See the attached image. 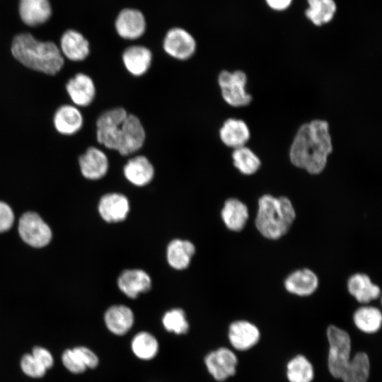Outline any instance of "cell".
Here are the masks:
<instances>
[{"mask_svg":"<svg viewBox=\"0 0 382 382\" xmlns=\"http://www.w3.org/2000/svg\"><path fill=\"white\" fill-rule=\"evenodd\" d=\"M117 285L120 291L131 299L148 291L151 286L149 275L139 269L126 270L118 277Z\"/></svg>","mask_w":382,"mask_h":382,"instance_id":"ac0fdd59","label":"cell"},{"mask_svg":"<svg viewBox=\"0 0 382 382\" xmlns=\"http://www.w3.org/2000/svg\"><path fill=\"white\" fill-rule=\"evenodd\" d=\"M78 166L82 176L90 180L103 178L109 169V158L106 153L98 146H89L79 156Z\"/></svg>","mask_w":382,"mask_h":382,"instance_id":"8fae6325","label":"cell"},{"mask_svg":"<svg viewBox=\"0 0 382 382\" xmlns=\"http://www.w3.org/2000/svg\"><path fill=\"white\" fill-rule=\"evenodd\" d=\"M18 10L21 21L29 27L45 23L52 15L49 0H20Z\"/></svg>","mask_w":382,"mask_h":382,"instance_id":"ffe728a7","label":"cell"},{"mask_svg":"<svg viewBox=\"0 0 382 382\" xmlns=\"http://www.w3.org/2000/svg\"><path fill=\"white\" fill-rule=\"evenodd\" d=\"M14 220L11 208L5 202L0 201V233L10 229Z\"/></svg>","mask_w":382,"mask_h":382,"instance_id":"74e56055","label":"cell"},{"mask_svg":"<svg viewBox=\"0 0 382 382\" xmlns=\"http://www.w3.org/2000/svg\"><path fill=\"white\" fill-rule=\"evenodd\" d=\"M195 253V247L192 243L187 240L174 239L167 247V260L174 269L187 268Z\"/></svg>","mask_w":382,"mask_h":382,"instance_id":"4316f807","label":"cell"},{"mask_svg":"<svg viewBox=\"0 0 382 382\" xmlns=\"http://www.w3.org/2000/svg\"><path fill=\"white\" fill-rule=\"evenodd\" d=\"M218 83L224 100L233 107L248 105L252 96L246 91L247 76L241 70L221 71L218 76Z\"/></svg>","mask_w":382,"mask_h":382,"instance_id":"8992f818","label":"cell"},{"mask_svg":"<svg viewBox=\"0 0 382 382\" xmlns=\"http://www.w3.org/2000/svg\"><path fill=\"white\" fill-rule=\"evenodd\" d=\"M21 368L25 375L35 378L44 376L47 371V369L31 354H25L23 356L21 360Z\"/></svg>","mask_w":382,"mask_h":382,"instance_id":"e575fe53","label":"cell"},{"mask_svg":"<svg viewBox=\"0 0 382 382\" xmlns=\"http://www.w3.org/2000/svg\"><path fill=\"white\" fill-rule=\"evenodd\" d=\"M162 324L166 330L175 335H185L189 330L186 315L181 308H173L166 312L162 318Z\"/></svg>","mask_w":382,"mask_h":382,"instance_id":"836d02e7","label":"cell"},{"mask_svg":"<svg viewBox=\"0 0 382 382\" xmlns=\"http://www.w3.org/2000/svg\"><path fill=\"white\" fill-rule=\"evenodd\" d=\"M267 5L272 9L282 11L286 9L292 0H265Z\"/></svg>","mask_w":382,"mask_h":382,"instance_id":"ab89813d","label":"cell"},{"mask_svg":"<svg viewBox=\"0 0 382 382\" xmlns=\"http://www.w3.org/2000/svg\"><path fill=\"white\" fill-rule=\"evenodd\" d=\"M73 349L87 369H95L98 366V357L91 349L83 346L76 347Z\"/></svg>","mask_w":382,"mask_h":382,"instance_id":"8d00e7d4","label":"cell"},{"mask_svg":"<svg viewBox=\"0 0 382 382\" xmlns=\"http://www.w3.org/2000/svg\"><path fill=\"white\" fill-rule=\"evenodd\" d=\"M20 236L27 244L35 248L47 245L52 238V231L43 219L35 212H26L18 223Z\"/></svg>","mask_w":382,"mask_h":382,"instance_id":"ba28073f","label":"cell"},{"mask_svg":"<svg viewBox=\"0 0 382 382\" xmlns=\"http://www.w3.org/2000/svg\"><path fill=\"white\" fill-rule=\"evenodd\" d=\"M219 134L223 144L233 149L245 146L250 137L247 124L243 120L236 118L225 120Z\"/></svg>","mask_w":382,"mask_h":382,"instance_id":"603a6c76","label":"cell"},{"mask_svg":"<svg viewBox=\"0 0 382 382\" xmlns=\"http://www.w3.org/2000/svg\"><path fill=\"white\" fill-rule=\"evenodd\" d=\"M146 132L139 118L129 114L121 125L116 151L122 156L138 151L144 144Z\"/></svg>","mask_w":382,"mask_h":382,"instance_id":"52a82bcc","label":"cell"},{"mask_svg":"<svg viewBox=\"0 0 382 382\" xmlns=\"http://www.w3.org/2000/svg\"><path fill=\"white\" fill-rule=\"evenodd\" d=\"M296 218V212L286 197L264 195L258 200L255 224L265 238L277 240L284 236Z\"/></svg>","mask_w":382,"mask_h":382,"instance_id":"3957f363","label":"cell"},{"mask_svg":"<svg viewBox=\"0 0 382 382\" xmlns=\"http://www.w3.org/2000/svg\"><path fill=\"white\" fill-rule=\"evenodd\" d=\"M122 59L124 66L131 75L141 76L151 67L152 53L144 46L134 45L124 51Z\"/></svg>","mask_w":382,"mask_h":382,"instance_id":"44dd1931","label":"cell"},{"mask_svg":"<svg viewBox=\"0 0 382 382\" xmlns=\"http://www.w3.org/2000/svg\"><path fill=\"white\" fill-rule=\"evenodd\" d=\"M58 46L65 59L81 62L90 55L91 47L88 39L80 32L69 29L59 39Z\"/></svg>","mask_w":382,"mask_h":382,"instance_id":"4fadbf2b","label":"cell"},{"mask_svg":"<svg viewBox=\"0 0 382 382\" xmlns=\"http://www.w3.org/2000/svg\"><path fill=\"white\" fill-rule=\"evenodd\" d=\"M104 321L110 332L122 336L127 334L132 328L134 316L127 306L114 305L105 311Z\"/></svg>","mask_w":382,"mask_h":382,"instance_id":"7402d4cb","label":"cell"},{"mask_svg":"<svg viewBox=\"0 0 382 382\" xmlns=\"http://www.w3.org/2000/svg\"><path fill=\"white\" fill-rule=\"evenodd\" d=\"M347 289L349 294L362 303L376 299L381 293L379 286L374 284L368 275L361 273L354 274L349 278Z\"/></svg>","mask_w":382,"mask_h":382,"instance_id":"d4e9b609","label":"cell"},{"mask_svg":"<svg viewBox=\"0 0 382 382\" xmlns=\"http://www.w3.org/2000/svg\"><path fill=\"white\" fill-rule=\"evenodd\" d=\"M146 28L143 14L138 10L125 8L118 15L115 28L118 35L125 39L135 40L140 37Z\"/></svg>","mask_w":382,"mask_h":382,"instance_id":"e0dca14e","label":"cell"},{"mask_svg":"<svg viewBox=\"0 0 382 382\" xmlns=\"http://www.w3.org/2000/svg\"><path fill=\"white\" fill-rule=\"evenodd\" d=\"M286 377L289 382H311L314 378L313 366L306 357L296 355L287 363Z\"/></svg>","mask_w":382,"mask_h":382,"instance_id":"1f68e13d","label":"cell"},{"mask_svg":"<svg viewBox=\"0 0 382 382\" xmlns=\"http://www.w3.org/2000/svg\"><path fill=\"white\" fill-rule=\"evenodd\" d=\"M318 278L311 270L305 268L294 271L284 281L285 289L300 296L312 294L318 288Z\"/></svg>","mask_w":382,"mask_h":382,"instance_id":"cb8c5ba5","label":"cell"},{"mask_svg":"<svg viewBox=\"0 0 382 382\" xmlns=\"http://www.w3.org/2000/svg\"><path fill=\"white\" fill-rule=\"evenodd\" d=\"M127 115V111L122 107L100 112L95 121L96 143L108 149L116 151L119 132Z\"/></svg>","mask_w":382,"mask_h":382,"instance_id":"5b68a950","label":"cell"},{"mask_svg":"<svg viewBox=\"0 0 382 382\" xmlns=\"http://www.w3.org/2000/svg\"><path fill=\"white\" fill-rule=\"evenodd\" d=\"M353 320L357 328L365 333L376 332L381 326L382 314L374 306H362L354 313Z\"/></svg>","mask_w":382,"mask_h":382,"instance_id":"4dcf8cb0","label":"cell"},{"mask_svg":"<svg viewBox=\"0 0 382 382\" xmlns=\"http://www.w3.org/2000/svg\"><path fill=\"white\" fill-rule=\"evenodd\" d=\"M332 151L328 122L314 120L299 128L291 144L289 156L294 166L316 175L324 170Z\"/></svg>","mask_w":382,"mask_h":382,"instance_id":"6da1fadb","label":"cell"},{"mask_svg":"<svg viewBox=\"0 0 382 382\" xmlns=\"http://www.w3.org/2000/svg\"><path fill=\"white\" fill-rule=\"evenodd\" d=\"M10 51L12 57L23 66L45 75L57 74L65 62L56 42L40 40L30 33L15 35Z\"/></svg>","mask_w":382,"mask_h":382,"instance_id":"7a4b0ae2","label":"cell"},{"mask_svg":"<svg viewBox=\"0 0 382 382\" xmlns=\"http://www.w3.org/2000/svg\"><path fill=\"white\" fill-rule=\"evenodd\" d=\"M232 159L234 166L241 173L247 175L256 173L261 166L259 157L245 146L234 149Z\"/></svg>","mask_w":382,"mask_h":382,"instance_id":"d6a6232c","label":"cell"},{"mask_svg":"<svg viewBox=\"0 0 382 382\" xmlns=\"http://www.w3.org/2000/svg\"><path fill=\"white\" fill-rule=\"evenodd\" d=\"M62 361L64 366L75 374H81L87 369L73 349H66L63 352Z\"/></svg>","mask_w":382,"mask_h":382,"instance_id":"d590c367","label":"cell"},{"mask_svg":"<svg viewBox=\"0 0 382 382\" xmlns=\"http://www.w3.org/2000/svg\"><path fill=\"white\" fill-rule=\"evenodd\" d=\"M163 47L170 57L178 60H187L195 54L196 42L187 31L175 28L167 33Z\"/></svg>","mask_w":382,"mask_h":382,"instance_id":"7c38bea8","label":"cell"},{"mask_svg":"<svg viewBox=\"0 0 382 382\" xmlns=\"http://www.w3.org/2000/svg\"><path fill=\"white\" fill-rule=\"evenodd\" d=\"M125 178L132 185L141 187L149 184L154 178V167L144 155L129 158L123 168Z\"/></svg>","mask_w":382,"mask_h":382,"instance_id":"d6986e66","label":"cell"},{"mask_svg":"<svg viewBox=\"0 0 382 382\" xmlns=\"http://www.w3.org/2000/svg\"><path fill=\"white\" fill-rule=\"evenodd\" d=\"M71 103L79 108L90 106L96 99V83L89 75L79 72L69 79L65 85Z\"/></svg>","mask_w":382,"mask_h":382,"instance_id":"30bf717a","label":"cell"},{"mask_svg":"<svg viewBox=\"0 0 382 382\" xmlns=\"http://www.w3.org/2000/svg\"><path fill=\"white\" fill-rule=\"evenodd\" d=\"M329 344L328 366L330 374L340 378L350 359L351 339L344 330L330 325L327 329Z\"/></svg>","mask_w":382,"mask_h":382,"instance_id":"277c9868","label":"cell"},{"mask_svg":"<svg viewBox=\"0 0 382 382\" xmlns=\"http://www.w3.org/2000/svg\"><path fill=\"white\" fill-rule=\"evenodd\" d=\"M98 211L105 221L120 222L126 219L129 211V202L127 197L121 193H108L100 198Z\"/></svg>","mask_w":382,"mask_h":382,"instance_id":"2e32d148","label":"cell"},{"mask_svg":"<svg viewBox=\"0 0 382 382\" xmlns=\"http://www.w3.org/2000/svg\"><path fill=\"white\" fill-rule=\"evenodd\" d=\"M54 129L61 135L72 136L83 126L81 110L72 104H63L54 112L52 117Z\"/></svg>","mask_w":382,"mask_h":382,"instance_id":"5bb4252c","label":"cell"},{"mask_svg":"<svg viewBox=\"0 0 382 382\" xmlns=\"http://www.w3.org/2000/svg\"><path fill=\"white\" fill-rule=\"evenodd\" d=\"M31 354L47 370L54 364V358L49 350L42 347H35Z\"/></svg>","mask_w":382,"mask_h":382,"instance_id":"f35d334b","label":"cell"},{"mask_svg":"<svg viewBox=\"0 0 382 382\" xmlns=\"http://www.w3.org/2000/svg\"><path fill=\"white\" fill-rule=\"evenodd\" d=\"M228 337L233 348L245 351L258 342L260 333L255 325L247 320H239L231 323Z\"/></svg>","mask_w":382,"mask_h":382,"instance_id":"9a60e30c","label":"cell"},{"mask_svg":"<svg viewBox=\"0 0 382 382\" xmlns=\"http://www.w3.org/2000/svg\"><path fill=\"white\" fill-rule=\"evenodd\" d=\"M221 214L226 226L233 231H241L249 216L247 206L236 198H230L225 202Z\"/></svg>","mask_w":382,"mask_h":382,"instance_id":"484cf974","label":"cell"},{"mask_svg":"<svg viewBox=\"0 0 382 382\" xmlns=\"http://www.w3.org/2000/svg\"><path fill=\"white\" fill-rule=\"evenodd\" d=\"M308 8L306 16L314 25L320 26L330 22L337 10L334 0H307Z\"/></svg>","mask_w":382,"mask_h":382,"instance_id":"f1b7e54d","label":"cell"},{"mask_svg":"<svg viewBox=\"0 0 382 382\" xmlns=\"http://www.w3.org/2000/svg\"><path fill=\"white\" fill-rule=\"evenodd\" d=\"M204 364L209 374L221 382L236 374L238 358L232 350L222 347L209 352L204 357Z\"/></svg>","mask_w":382,"mask_h":382,"instance_id":"9c48e42d","label":"cell"},{"mask_svg":"<svg viewBox=\"0 0 382 382\" xmlns=\"http://www.w3.org/2000/svg\"><path fill=\"white\" fill-rule=\"evenodd\" d=\"M131 349L138 359L151 360L157 355L159 345L154 335L149 332L141 331L132 338Z\"/></svg>","mask_w":382,"mask_h":382,"instance_id":"f546056e","label":"cell"},{"mask_svg":"<svg viewBox=\"0 0 382 382\" xmlns=\"http://www.w3.org/2000/svg\"><path fill=\"white\" fill-rule=\"evenodd\" d=\"M370 374V361L365 352H357L350 358L340 379L343 382H367Z\"/></svg>","mask_w":382,"mask_h":382,"instance_id":"83f0119b","label":"cell"}]
</instances>
